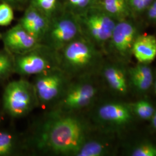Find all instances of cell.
<instances>
[{
	"mask_svg": "<svg viewBox=\"0 0 156 156\" xmlns=\"http://www.w3.org/2000/svg\"><path fill=\"white\" fill-rule=\"evenodd\" d=\"M85 131L76 114L50 110L30 140L41 153L75 156L86 139Z\"/></svg>",
	"mask_w": 156,
	"mask_h": 156,
	"instance_id": "cell-1",
	"label": "cell"
},
{
	"mask_svg": "<svg viewBox=\"0 0 156 156\" xmlns=\"http://www.w3.org/2000/svg\"><path fill=\"white\" fill-rule=\"evenodd\" d=\"M58 67L72 79L82 73L95 62L97 53L94 47L81 35L57 52Z\"/></svg>",
	"mask_w": 156,
	"mask_h": 156,
	"instance_id": "cell-2",
	"label": "cell"
},
{
	"mask_svg": "<svg viewBox=\"0 0 156 156\" xmlns=\"http://www.w3.org/2000/svg\"><path fill=\"white\" fill-rule=\"evenodd\" d=\"M81 35L83 34L77 16L66 9L50 19L41 44L57 53Z\"/></svg>",
	"mask_w": 156,
	"mask_h": 156,
	"instance_id": "cell-3",
	"label": "cell"
},
{
	"mask_svg": "<svg viewBox=\"0 0 156 156\" xmlns=\"http://www.w3.org/2000/svg\"><path fill=\"white\" fill-rule=\"evenodd\" d=\"M3 105L6 112L12 117L27 115L39 105L33 83L25 79L9 83L4 91Z\"/></svg>",
	"mask_w": 156,
	"mask_h": 156,
	"instance_id": "cell-4",
	"label": "cell"
},
{
	"mask_svg": "<svg viewBox=\"0 0 156 156\" xmlns=\"http://www.w3.org/2000/svg\"><path fill=\"white\" fill-rule=\"evenodd\" d=\"M72 79L59 67L35 76L34 87L38 102L42 106H53L60 98Z\"/></svg>",
	"mask_w": 156,
	"mask_h": 156,
	"instance_id": "cell-5",
	"label": "cell"
},
{
	"mask_svg": "<svg viewBox=\"0 0 156 156\" xmlns=\"http://www.w3.org/2000/svg\"><path fill=\"white\" fill-rule=\"evenodd\" d=\"M97 90L94 86L80 78L72 79L60 98L51 111L75 113L89 106L94 99Z\"/></svg>",
	"mask_w": 156,
	"mask_h": 156,
	"instance_id": "cell-6",
	"label": "cell"
},
{
	"mask_svg": "<svg viewBox=\"0 0 156 156\" xmlns=\"http://www.w3.org/2000/svg\"><path fill=\"white\" fill-rule=\"evenodd\" d=\"M13 58L15 73L24 76H35L58 67L57 53L42 45L24 53L15 55Z\"/></svg>",
	"mask_w": 156,
	"mask_h": 156,
	"instance_id": "cell-7",
	"label": "cell"
},
{
	"mask_svg": "<svg viewBox=\"0 0 156 156\" xmlns=\"http://www.w3.org/2000/svg\"><path fill=\"white\" fill-rule=\"evenodd\" d=\"M76 16L82 34L86 32L98 44H103L110 40L116 24L115 18L95 6Z\"/></svg>",
	"mask_w": 156,
	"mask_h": 156,
	"instance_id": "cell-8",
	"label": "cell"
},
{
	"mask_svg": "<svg viewBox=\"0 0 156 156\" xmlns=\"http://www.w3.org/2000/svg\"><path fill=\"white\" fill-rule=\"evenodd\" d=\"M2 39L6 50L15 55L33 50L41 45L19 23L6 31Z\"/></svg>",
	"mask_w": 156,
	"mask_h": 156,
	"instance_id": "cell-9",
	"label": "cell"
},
{
	"mask_svg": "<svg viewBox=\"0 0 156 156\" xmlns=\"http://www.w3.org/2000/svg\"><path fill=\"white\" fill-rule=\"evenodd\" d=\"M50 20L41 12L30 4L19 23L41 43L49 26Z\"/></svg>",
	"mask_w": 156,
	"mask_h": 156,
	"instance_id": "cell-10",
	"label": "cell"
},
{
	"mask_svg": "<svg viewBox=\"0 0 156 156\" xmlns=\"http://www.w3.org/2000/svg\"><path fill=\"white\" fill-rule=\"evenodd\" d=\"M135 36L136 28L134 26L128 22L122 21L116 24L110 40L113 48L124 55L132 49Z\"/></svg>",
	"mask_w": 156,
	"mask_h": 156,
	"instance_id": "cell-11",
	"label": "cell"
},
{
	"mask_svg": "<svg viewBox=\"0 0 156 156\" xmlns=\"http://www.w3.org/2000/svg\"><path fill=\"white\" fill-rule=\"evenodd\" d=\"M136 59L142 63L153 61L156 57V38L152 35H140L136 38L132 47Z\"/></svg>",
	"mask_w": 156,
	"mask_h": 156,
	"instance_id": "cell-12",
	"label": "cell"
},
{
	"mask_svg": "<svg viewBox=\"0 0 156 156\" xmlns=\"http://www.w3.org/2000/svg\"><path fill=\"white\" fill-rule=\"evenodd\" d=\"M97 115L100 120L106 123L122 124L128 122L131 115L128 108L117 103H106L98 108Z\"/></svg>",
	"mask_w": 156,
	"mask_h": 156,
	"instance_id": "cell-13",
	"label": "cell"
},
{
	"mask_svg": "<svg viewBox=\"0 0 156 156\" xmlns=\"http://www.w3.org/2000/svg\"><path fill=\"white\" fill-rule=\"evenodd\" d=\"M93 6L100 8L113 18H122L129 14L126 0H95Z\"/></svg>",
	"mask_w": 156,
	"mask_h": 156,
	"instance_id": "cell-14",
	"label": "cell"
},
{
	"mask_svg": "<svg viewBox=\"0 0 156 156\" xmlns=\"http://www.w3.org/2000/svg\"><path fill=\"white\" fill-rule=\"evenodd\" d=\"M129 73L131 80L137 89L146 90L151 87L153 75L149 67L139 65L131 69Z\"/></svg>",
	"mask_w": 156,
	"mask_h": 156,
	"instance_id": "cell-15",
	"label": "cell"
},
{
	"mask_svg": "<svg viewBox=\"0 0 156 156\" xmlns=\"http://www.w3.org/2000/svg\"><path fill=\"white\" fill-rule=\"evenodd\" d=\"M103 75L106 82L112 89L125 93L127 90V83L123 72L113 66H109L104 69Z\"/></svg>",
	"mask_w": 156,
	"mask_h": 156,
	"instance_id": "cell-16",
	"label": "cell"
},
{
	"mask_svg": "<svg viewBox=\"0 0 156 156\" xmlns=\"http://www.w3.org/2000/svg\"><path fill=\"white\" fill-rule=\"evenodd\" d=\"M108 151V145L102 142L87 139L80 147L75 156H101L105 155Z\"/></svg>",
	"mask_w": 156,
	"mask_h": 156,
	"instance_id": "cell-17",
	"label": "cell"
},
{
	"mask_svg": "<svg viewBox=\"0 0 156 156\" xmlns=\"http://www.w3.org/2000/svg\"><path fill=\"white\" fill-rule=\"evenodd\" d=\"M30 4L50 20L59 12L60 0H31Z\"/></svg>",
	"mask_w": 156,
	"mask_h": 156,
	"instance_id": "cell-18",
	"label": "cell"
},
{
	"mask_svg": "<svg viewBox=\"0 0 156 156\" xmlns=\"http://www.w3.org/2000/svg\"><path fill=\"white\" fill-rule=\"evenodd\" d=\"M15 73L14 58L7 50L0 51V80L8 78Z\"/></svg>",
	"mask_w": 156,
	"mask_h": 156,
	"instance_id": "cell-19",
	"label": "cell"
},
{
	"mask_svg": "<svg viewBox=\"0 0 156 156\" xmlns=\"http://www.w3.org/2000/svg\"><path fill=\"white\" fill-rule=\"evenodd\" d=\"M64 2L66 9L78 15L94 5L95 0H64Z\"/></svg>",
	"mask_w": 156,
	"mask_h": 156,
	"instance_id": "cell-20",
	"label": "cell"
},
{
	"mask_svg": "<svg viewBox=\"0 0 156 156\" xmlns=\"http://www.w3.org/2000/svg\"><path fill=\"white\" fill-rule=\"evenodd\" d=\"M15 144V140L11 134L6 131H0V156L11 154L14 150Z\"/></svg>",
	"mask_w": 156,
	"mask_h": 156,
	"instance_id": "cell-21",
	"label": "cell"
},
{
	"mask_svg": "<svg viewBox=\"0 0 156 156\" xmlns=\"http://www.w3.org/2000/svg\"><path fill=\"white\" fill-rule=\"evenodd\" d=\"M134 111L140 118L148 119L154 113V108L151 104L146 101H140L134 105Z\"/></svg>",
	"mask_w": 156,
	"mask_h": 156,
	"instance_id": "cell-22",
	"label": "cell"
},
{
	"mask_svg": "<svg viewBox=\"0 0 156 156\" xmlns=\"http://www.w3.org/2000/svg\"><path fill=\"white\" fill-rule=\"evenodd\" d=\"M14 14L11 6L6 2L0 4V26H7L13 20Z\"/></svg>",
	"mask_w": 156,
	"mask_h": 156,
	"instance_id": "cell-23",
	"label": "cell"
},
{
	"mask_svg": "<svg viewBox=\"0 0 156 156\" xmlns=\"http://www.w3.org/2000/svg\"><path fill=\"white\" fill-rule=\"evenodd\" d=\"M133 156H156V147L148 144L140 146L133 151Z\"/></svg>",
	"mask_w": 156,
	"mask_h": 156,
	"instance_id": "cell-24",
	"label": "cell"
},
{
	"mask_svg": "<svg viewBox=\"0 0 156 156\" xmlns=\"http://www.w3.org/2000/svg\"><path fill=\"white\" fill-rule=\"evenodd\" d=\"M128 4L136 12H142L147 9L154 0H128Z\"/></svg>",
	"mask_w": 156,
	"mask_h": 156,
	"instance_id": "cell-25",
	"label": "cell"
},
{
	"mask_svg": "<svg viewBox=\"0 0 156 156\" xmlns=\"http://www.w3.org/2000/svg\"><path fill=\"white\" fill-rule=\"evenodd\" d=\"M147 16L149 18L154 21H156V9L149 6L147 8Z\"/></svg>",
	"mask_w": 156,
	"mask_h": 156,
	"instance_id": "cell-26",
	"label": "cell"
},
{
	"mask_svg": "<svg viewBox=\"0 0 156 156\" xmlns=\"http://www.w3.org/2000/svg\"><path fill=\"white\" fill-rule=\"evenodd\" d=\"M5 2L9 4H15V5H20L24 2L26 0H4Z\"/></svg>",
	"mask_w": 156,
	"mask_h": 156,
	"instance_id": "cell-27",
	"label": "cell"
},
{
	"mask_svg": "<svg viewBox=\"0 0 156 156\" xmlns=\"http://www.w3.org/2000/svg\"><path fill=\"white\" fill-rule=\"evenodd\" d=\"M149 6H151V8H154V9H156V0L153 1V2L151 4V5Z\"/></svg>",
	"mask_w": 156,
	"mask_h": 156,
	"instance_id": "cell-28",
	"label": "cell"
},
{
	"mask_svg": "<svg viewBox=\"0 0 156 156\" xmlns=\"http://www.w3.org/2000/svg\"><path fill=\"white\" fill-rule=\"evenodd\" d=\"M152 123H153V126L156 128V117H155V116H153V117Z\"/></svg>",
	"mask_w": 156,
	"mask_h": 156,
	"instance_id": "cell-29",
	"label": "cell"
},
{
	"mask_svg": "<svg viewBox=\"0 0 156 156\" xmlns=\"http://www.w3.org/2000/svg\"><path fill=\"white\" fill-rule=\"evenodd\" d=\"M155 90H156V84H155Z\"/></svg>",
	"mask_w": 156,
	"mask_h": 156,
	"instance_id": "cell-30",
	"label": "cell"
}]
</instances>
